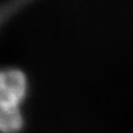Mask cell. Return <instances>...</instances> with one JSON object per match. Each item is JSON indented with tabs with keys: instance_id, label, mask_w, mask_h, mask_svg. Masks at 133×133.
I'll return each mask as SVG.
<instances>
[{
	"instance_id": "6da1fadb",
	"label": "cell",
	"mask_w": 133,
	"mask_h": 133,
	"mask_svg": "<svg viewBox=\"0 0 133 133\" xmlns=\"http://www.w3.org/2000/svg\"><path fill=\"white\" fill-rule=\"evenodd\" d=\"M28 93V80L18 68L0 69V97L22 107Z\"/></svg>"
},
{
	"instance_id": "7a4b0ae2",
	"label": "cell",
	"mask_w": 133,
	"mask_h": 133,
	"mask_svg": "<svg viewBox=\"0 0 133 133\" xmlns=\"http://www.w3.org/2000/svg\"><path fill=\"white\" fill-rule=\"evenodd\" d=\"M24 124L21 107L0 97V133H20Z\"/></svg>"
},
{
	"instance_id": "3957f363",
	"label": "cell",
	"mask_w": 133,
	"mask_h": 133,
	"mask_svg": "<svg viewBox=\"0 0 133 133\" xmlns=\"http://www.w3.org/2000/svg\"><path fill=\"white\" fill-rule=\"evenodd\" d=\"M30 1H32V0H15L13 2H10L7 6L0 8V25L2 24V22L5 18L9 17L10 13H12L13 11L17 10L19 7L25 5L26 2H30Z\"/></svg>"
}]
</instances>
